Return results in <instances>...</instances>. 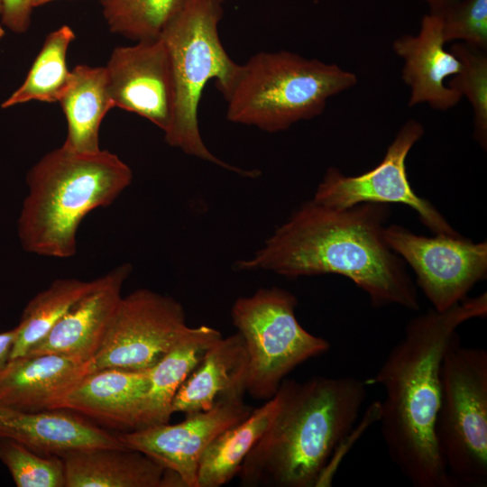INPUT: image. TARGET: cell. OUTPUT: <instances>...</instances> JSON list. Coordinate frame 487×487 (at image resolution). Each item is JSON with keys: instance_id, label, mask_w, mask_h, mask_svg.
Instances as JSON below:
<instances>
[{"instance_id": "obj_10", "label": "cell", "mask_w": 487, "mask_h": 487, "mask_svg": "<svg viewBox=\"0 0 487 487\" xmlns=\"http://www.w3.org/2000/svg\"><path fill=\"white\" fill-rule=\"evenodd\" d=\"M390 248L409 264L417 284L437 311L466 299L487 275V244L460 234H416L397 225L384 228Z\"/></svg>"}, {"instance_id": "obj_12", "label": "cell", "mask_w": 487, "mask_h": 487, "mask_svg": "<svg viewBox=\"0 0 487 487\" xmlns=\"http://www.w3.org/2000/svg\"><path fill=\"white\" fill-rule=\"evenodd\" d=\"M244 392L218 398L212 408L185 414L176 424H161L117 433L124 446L140 451L177 473L185 487H198L200 459L213 440L253 411Z\"/></svg>"}, {"instance_id": "obj_5", "label": "cell", "mask_w": 487, "mask_h": 487, "mask_svg": "<svg viewBox=\"0 0 487 487\" xmlns=\"http://www.w3.org/2000/svg\"><path fill=\"white\" fill-rule=\"evenodd\" d=\"M358 82L335 63L289 51H262L240 64L224 96L229 122L278 133L320 115L328 100Z\"/></svg>"}, {"instance_id": "obj_33", "label": "cell", "mask_w": 487, "mask_h": 487, "mask_svg": "<svg viewBox=\"0 0 487 487\" xmlns=\"http://www.w3.org/2000/svg\"><path fill=\"white\" fill-rule=\"evenodd\" d=\"M55 0H33V6L37 7Z\"/></svg>"}, {"instance_id": "obj_24", "label": "cell", "mask_w": 487, "mask_h": 487, "mask_svg": "<svg viewBox=\"0 0 487 487\" xmlns=\"http://www.w3.org/2000/svg\"><path fill=\"white\" fill-rule=\"evenodd\" d=\"M93 280L58 279L37 293L25 306L16 326L10 360L25 355L92 288Z\"/></svg>"}, {"instance_id": "obj_20", "label": "cell", "mask_w": 487, "mask_h": 487, "mask_svg": "<svg viewBox=\"0 0 487 487\" xmlns=\"http://www.w3.org/2000/svg\"><path fill=\"white\" fill-rule=\"evenodd\" d=\"M248 355L239 332L223 335L204 352L200 361L177 391L172 414H188L213 407L221 396L246 393Z\"/></svg>"}, {"instance_id": "obj_22", "label": "cell", "mask_w": 487, "mask_h": 487, "mask_svg": "<svg viewBox=\"0 0 487 487\" xmlns=\"http://www.w3.org/2000/svg\"><path fill=\"white\" fill-rule=\"evenodd\" d=\"M222 334L208 326H200L150 369V386L143 399L136 429L169 423L174 396L206 349Z\"/></svg>"}, {"instance_id": "obj_23", "label": "cell", "mask_w": 487, "mask_h": 487, "mask_svg": "<svg viewBox=\"0 0 487 487\" xmlns=\"http://www.w3.org/2000/svg\"><path fill=\"white\" fill-rule=\"evenodd\" d=\"M280 400L277 391L247 418L213 440L199 462L198 487H219L237 475L244 458L271 424Z\"/></svg>"}, {"instance_id": "obj_13", "label": "cell", "mask_w": 487, "mask_h": 487, "mask_svg": "<svg viewBox=\"0 0 487 487\" xmlns=\"http://www.w3.org/2000/svg\"><path fill=\"white\" fill-rule=\"evenodd\" d=\"M105 68L114 106L149 120L165 133L172 120L174 90L162 39L116 47Z\"/></svg>"}, {"instance_id": "obj_32", "label": "cell", "mask_w": 487, "mask_h": 487, "mask_svg": "<svg viewBox=\"0 0 487 487\" xmlns=\"http://www.w3.org/2000/svg\"><path fill=\"white\" fill-rule=\"evenodd\" d=\"M429 7V14H440L449 5L457 0H423Z\"/></svg>"}, {"instance_id": "obj_8", "label": "cell", "mask_w": 487, "mask_h": 487, "mask_svg": "<svg viewBox=\"0 0 487 487\" xmlns=\"http://www.w3.org/2000/svg\"><path fill=\"white\" fill-rule=\"evenodd\" d=\"M297 304L291 292L271 287L240 297L232 306V321L248 355L246 392L254 400L272 398L291 371L330 348L300 325Z\"/></svg>"}, {"instance_id": "obj_19", "label": "cell", "mask_w": 487, "mask_h": 487, "mask_svg": "<svg viewBox=\"0 0 487 487\" xmlns=\"http://www.w3.org/2000/svg\"><path fill=\"white\" fill-rule=\"evenodd\" d=\"M65 487H181L172 471L125 446L93 447L63 456Z\"/></svg>"}, {"instance_id": "obj_2", "label": "cell", "mask_w": 487, "mask_h": 487, "mask_svg": "<svg viewBox=\"0 0 487 487\" xmlns=\"http://www.w3.org/2000/svg\"><path fill=\"white\" fill-rule=\"evenodd\" d=\"M486 315L482 293L446 311L433 308L415 317L370 380L384 391L378 420L388 455L415 487H453L435 435L441 363L457 328Z\"/></svg>"}, {"instance_id": "obj_27", "label": "cell", "mask_w": 487, "mask_h": 487, "mask_svg": "<svg viewBox=\"0 0 487 487\" xmlns=\"http://www.w3.org/2000/svg\"><path fill=\"white\" fill-rule=\"evenodd\" d=\"M450 51L459 60L461 68L446 84L470 102L473 113L474 139L486 150L487 51L456 41L451 46Z\"/></svg>"}, {"instance_id": "obj_31", "label": "cell", "mask_w": 487, "mask_h": 487, "mask_svg": "<svg viewBox=\"0 0 487 487\" xmlns=\"http://www.w3.org/2000/svg\"><path fill=\"white\" fill-rule=\"evenodd\" d=\"M16 326L0 333V372L10 361L11 352L16 338Z\"/></svg>"}, {"instance_id": "obj_9", "label": "cell", "mask_w": 487, "mask_h": 487, "mask_svg": "<svg viewBox=\"0 0 487 487\" xmlns=\"http://www.w3.org/2000/svg\"><path fill=\"white\" fill-rule=\"evenodd\" d=\"M182 305L170 296L138 289L123 296L93 357L95 370H149L172 348L192 336Z\"/></svg>"}, {"instance_id": "obj_7", "label": "cell", "mask_w": 487, "mask_h": 487, "mask_svg": "<svg viewBox=\"0 0 487 487\" xmlns=\"http://www.w3.org/2000/svg\"><path fill=\"white\" fill-rule=\"evenodd\" d=\"M435 435L453 487L487 485V351L450 342L441 363Z\"/></svg>"}, {"instance_id": "obj_28", "label": "cell", "mask_w": 487, "mask_h": 487, "mask_svg": "<svg viewBox=\"0 0 487 487\" xmlns=\"http://www.w3.org/2000/svg\"><path fill=\"white\" fill-rule=\"evenodd\" d=\"M0 462L17 487L66 486L61 456L41 455L14 440L0 438Z\"/></svg>"}, {"instance_id": "obj_14", "label": "cell", "mask_w": 487, "mask_h": 487, "mask_svg": "<svg viewBox=\"0 0 487 487\" xmlns=\"http://www.w3.org/2000/svg\"><path fill=\"white\" fill-rule=\"evenodd\" d=\"M133 267L120 264L94 280L92 288L25 355L60 354L92 360L123 297Z\"/></svg>"}, {"instance_id": "obj_29", "label": "cell", "mask_w": 487, "mask_h": 487, "mask_svg": "<svg viewBox=\"0 0 487 487\" xmlns=\"http://www.w3.org/2000/svg\"><path fill=\"white\" fill-rule=\"evenodd\" d=\"M445 42L487 51V0H457L440 14Z\"/></svg>"}, {"instance_id": "obj_35", "label": "cell", "mask_w": 487, "mask_h": 487, "mask_svg": "<svg viewBox=\"0 0 487 487\" xmlns=\"http://www.w3.org/2000/svg\"><path fill=\"white\" fill-rule=\"evenodd\" d=\"M216 1L222 4L225 0H216Z\"/></svg>"}, {"instance_id": "obj_1", "label": "cell", "mask_w": 487, "mask_h": 487, "mask_svg": "<svg viewBox=\"0 0 487 487\" xmlns=\"http://www.w3.org/2000/svg\"><path fill=\"white\" fill-rule=\"evenodd\" d=\"M387 204L345 208L304 202L252 257L238 260V271H271L287 278L338 274L362 289L374 307L398 305L418 310L417 288L404 261L388 245Z\"/></svg>"}, {"instance_id": "obj_16", "label": "cell", "mask_w": 487, "mask_h": 487, "mask_svg": "<svg viewBox=\"0 0 487 487\" xmlns=\"http://www.w3.org/2000/svg\"><path fill=\"white\" fill-rule=\"evenodd\" d=\"M93 371L92 360L67 354L11 359L0 372V405L24 411L54 409L58 401Z\"/></svg>"}, {"instance_id": "obj_11", "label": "cell", "mask_w": 487, "mask_h": 487, "mask_svg": "<svg viewBox=\"0 0 487 487\" xmlns=\"http://www.w3.org/2000/svg\"><path fill=\"white\" fill-rule=\"evenodd\" d=\"M423 134V125L415 119H409L377 166L358 176H345L338 169L329 168L313 200L335 208L362 203L402 204L414 209L420 221L436 234H456L441 213L428 200L420 198L409 181L406 159Z\"/></svg>"}, {"instance_id": "obj_30", "label": "cell", "mask_w": 487, "mask_h": 487, "mask_svg": "<svg viewBox=\"0 0 487 487\" xmlns=\"http://www.w3.org/2000/svg\"><path fill=\"white\" fill-rule=\"evenodd\" d=\"M2 23L15 33L25 32L31 23L33 0H0Z\"/></svg>"}, {"instance_id": "obj_25", "label": "cell", "mask_w": 487, "mask_h": 487, "mask_svg": "<svg viewBox=\"0 0 487 487\" xmlns=\"http://www.w3.org/2000/svg\"><path fill=\"white\" fill-rule=\"evenodd\" d=\"M75 39L73 30L63 25L46 37L23 84L2 104L3 108L32 100L59 102L69 86L71 70L67 51Z\"/></svg>"}, {"instance_id": "obj_17", "label": "cell", "mask_w": 487, "mask_h": 487, "mask_svg": "<svg viewBox=\"0 0 487 487\" xmlns=\"http://www.w3.org/2000/svg\"><path fill=\"white\" fill-rule=\"evenodd\" d=\"M149 370L103 368L83 377L56 404L122 431L137 428Z\"/></svg>"}, {"instance_id": "obj_15", "label": "cell", "mask_w": 487, "mask_h": 487, "mask_svg": "<svg viewBox=\"0 0 487 487\" xmlns=\"http://www.w3.org/2000/svg\"><path fill=\"white\" fill-rule=\"evenodd\" d=\"M445 44L442 19L429 13L422 17L418 34H404L394 40L392 50L403 60L401 78L409 88V107L426 103L446 111L461 100L462 96L446 82L459 72L461 63Z\"/></svg>"}, {"instance_id": "obj_6", "label": "cell", "mask_w": 487, "mask_h": 487, "mask_svg": "<svg viewBox=\"0 0 487 487\" xmlns=\"http://www.w3.org/2000/svg\"><path fill=\"white\" fill-rule=\"evenodd\" d=\"M221 5L216 0H193L160 36L169 51L174 90L172 120L164 133L165 141L188 155L243 177L255 178L258 170L234 167L214 155L199 131L198 113L205 87L216 79L225 96L240 66L230 58L219 38Z\"/></svg>"}, {"instance_id": "obj_3", "label": "cell", "mask_w": 487, "mask_h": 487, "mask_svg": "<svg viewBox=\"0 0 487 487\" xmlns=\"http://www.w3.org/2000/svg\"><path fill=\"white\" fill-rule=\"evenodd\" d=\"M280 404L237 473L245 487L317 486L335 451L350 435L366 398L352 377L283 380Z\"/></svg>"}, {"instance_id": "obj_21", "label": "cell", "mask_w": 487, "mask_h": 487, "mask_svg": "<svg viewBox=\"0 0 487 487\" xmlns=\"http://www.w3.org/2000/svg\"><path fill=\"white\" fill-rule=\"evenodd\" d=\"M59 103L67 121L63 145L80 152H98L101 122L115 107L106 68L76 66Z\"/></svg>"}, {"instance_id": "obj_26", "label": "cell", "mask_w": 487, "mask_h": 487, "mask_svg": "<svg viewBox=\"0 0 487 487\" xmlns=\"http://www.w3.org/2000/svg\"><path fill=\"white\" fill-rule=\"evenodd\" d=\"M193 0H100L113 33L139 41L160 38L167 25Z\"/></svg>"}, {"instance_id": "obj_36", "label": "cell", "mask_w": 487, "mask_h": 487, "mask_svg": "<svg viewBox=\"0 0 487 487\" xmlns=\"http://www.w3.org/2000/svg\"><path fill=\"white\" fill-rule=\"evenodd\" d=\"M0 14H1V2H0Z\"/></svg>"}, {"instance_id": "obj_4", "label": "cell", "mask_w": 487, "mask_h": 487, "mask_svg": "<svg viewBox=\"0 0 487 487\" xmlns=\"http://www.w3.org/2000/svg\"><path fill=\"white\" fill-rule=\"evenodd\" d=\"M133 177L131 168L108 151L80 152L63 144L51 151L26 177L28 193L17 221L22 247L45 257L74 256L82 220L111 205Z\"/></svg>"}, {"instance_id": "obj_34", "label": "cell", "mask_w": 487, "mask_h": 487, "mask_svg": "<svg viewBox=\"0 0 487 487\" xmlns=\"http://www.w3.org/2000/svg\"><path fill=\"white\" fill-rule=\"evenodd\" d=\"M4 35H5V30H4V28L0 25V40L3 38Z\"/></svg>"}, {"instance_id": "obj_18", "label": "cell", "mask_w": 487, "mask_h": 487, "mask_svg": "<svg viewBox=\"0 0 487 487\" xmlns=\"http://www.w3.org/2000/svg\"><path fill=\"white\" fill-rule=\"evenodd\" d=\"M0 438L14 440L46 455L78 449L122 447L116 434L68 409L24 411L0 405Z\"/></svg>"}]
</instances>
